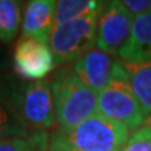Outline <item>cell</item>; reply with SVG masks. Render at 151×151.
<instances>
[{"instance_id": "cell-10", "label": "cell", "mask_w": 151, "mask_h": 151, "mask_svg": "<svg viewBox=\"0 0 151 151\" xmlns=\"http://www.w3.org/2000/svg\"><path fill=\"white\" fill-rule=\"evenodd\" d=\"M14 84V78L0 74V140L13 137H31L17 112Z\"/></svg>"}, {"instance_id": "cell-19", "label": "cell", "mask_w": 151, "mask_h": 151, "mask_svg": "<svg viewBox=\"0 0 151 151\" xmlns=\"http://www.w3.org/2000/svg\"><path fill=\"white\" fill-rule=\"evenodd\" d=\"M144 127H147V129H150L151 130V113L147 116V119H146V122H144V124H143Z\"/></svg>"}, {"instance_id": "cell-2", "label": "cell", "mask_w": 151, "mask_h": 151, "mask_svg": "<svg viewBox=\"0 0 151 151\" xmlns=\"http://www.w3.org/2000/svg\"><path fill=\"white\" fill-rule=\"evenodd\" d=\"M58 130L69 132L95 115L98 92L83 84L71 69H60L50 81Z\"/></svg>"}, {"instance_id": "cell-3", "label": "cell", "mask_w": 151, "mask_h": 151, "mask_svg": "<svg viewBox=\"0 0 151 151\" xmlns=\"http://www.w3.org/2000/svg\"><path fill=\"white\" fill-rule=\"evenodd\" d=\"M98 111L108 119L136 132L146 122V115L130 86L122 62L118 60L113 74L104 90L98 92Z\"/></svg>"}, {"instance_id": "cell-7", "label": "cell", "mask_w": 151, "mask_h": 151, "mask_svg": "<svg viewBox=\"0 0 151 151\" xmlns=\"http://www.w3.org/2000/svg\"><path fill=\"white\" fill-rule=\"evenodd\" d=\"M13 66L20 77L31 81H42L56 67V60L48 43L34 38L21 37L13 52Z\"/></svg>"}, {"instance_id": "cell-16", "label": "cell", "mask_w": 151, "mask_h": 151, "mask_svg": "<svg viewBox=\"0 0 151 151\" xmlns=\"http://www.w3.org/2000/svg\"><path fill=\"white\" fill-rule=\"evenodd\" d=\"M120 151H151V130L141 126L133 132Z\"/></svg>"}, {"instance_id": "cell-13", "label": "cell", "mask_w": 151, "mask_h": 151, "mask_svg": "<svg viewBox=\"0 0 151 151\" xmlns=\"http://www.w3.org/2000/svg\"><path fill=\"white\" fill-rule=\"evenodd\" d=\"M105 1L94 0H60L55 7V27L78 18L101 13Z\"/></svg>"}, {"instance_id": "cell-5", "label": "cell", "mask_w": 151, "mask_h": 151, "mask_svg": "<svg viewBox=\"0 0 151 151\" xmlns=\"http://www.w3.org/2000/svg\"><path fill=\"white\" fill-rule=\"evenodd\" d=\"M98 16L99 13L55 27L49 38V48L55 56L56 66L76 63L97 45Z\"/></svg>"}, {"instance_id": "cell-8", "label": "cell", "mask_w": 151, "mask_h": 151, "mask_svg": "<svg viewBox=\"0 0 151 151\" xmlns=\"http://www.w3.org/2000/svg\"><path fill=\"white\" fill-rule=\"evenodd\" d=\"M116 63L118 60L113 55L94 46L73 63L71 70L83 84L99 92L109 83Z\"/></svg>"}, {"instance_id": "cell-11", "label": "cell", "mask_w": 151, "mask_h": 151, "mask_svg": "<svg viewBox=\"0 0 151 151\" xmlns=\"http://www.w3.org/2000/svg\"><path fill=\"white\" fill-rule=\"evenodd\" d=\"M118 56L126 62L151 59V13L133 20L129 41L120 49Z\"/></svg>"}, {"instance_id": "cell-17", "label": "cell", "mask_w": 151, "mask_h": 151, "mask_svg": "<svg viewBox=\"0 0 151 151\" xmlns=\"http://www.w3.org/2000/svg\"><path fill=\"white\" fill-rule=\"evenodd\" d=\"M122 4L133 18L151 13V0H124Z\"/></svg>"}, {"instance_id": "cell-4", "label": "cell", "mask_w": 151, "mask_h": 151, "mask_svg": "<svg viewBox=\"0 0 151 151\" xmlns=\"http://www.w3.org/2000/svg\"><path fill=\"white\" fill-rule=\"evenodd\" d=\"M14 95L20 120L29 134L53 129L56 124V113L49 81L16 80Z\"/></svg>"}, {"instance_id": "cell-1", "label": "cell", "mask_w": 151, "mask_h": 151, "mask_svg": "<svg viewBox=\"0 0 151 151\" xmlns=\"http://www.w3.org/2000/svg\"><path fill=\"white\" fill-rule=\"evenodd\" d=\"M129 130L98 112L69 132L56 130L49 136V151H120Z\"/></svg>"}, {"instance_id": "cell-18", "label": "cell", "mask_w": 151, "mask_h": 151, "mask_svg": "<svg viewBox=\"0 0 151 151\" xmlns=\"http://www.w3.org/2000/svg\"><path fill=\"white\" fill-rule=\"evenodd\" d=\"M7 65H9V55H7L4 49L0 46V70H3Z\"/></svg>"}, {"instance_id": "cell-14", "label": "cell", "mask_w": 151, "mask_h": 151, "mask_svg": "<svg viewBox=\"0 0 151 151\" xmlns=\"http://www.w3.org/2000/svg\"><path fill=\"white\" fill-rule=\"evenodd\" d=\"M21 25V3L16 0H0V43L13 42Z\"/></svg>"}, {"instance_id": "cell-6", "label": "cell", "mask_w": 151, "mask_h": 151, "mask_svg": "<svg viewBox=\"0 0 151 151\" xmlns=\"http://www.w3.org/2000/svg\"><path fill=\"white\" fill-rule=\"evenodd\" d=\"M133 17L122 1H105L97 24V48L118 56L120 49L129 41Z\"/></svg>"}, {"instance_id": "cell-15", "label": "cell", "mask_w": 151, "mask_h": 151, "mask_svg": "<svg viewBox=\"0 0 151 151\" xmlns=\"http://www.w3.org/2000/svg\"><path fill=\"white\" fill-rule=\"evenodd\" d=\"M49 146L46 132L35 133L31 137H13L0 140V151H43Z\"/></svg>"}, {"instance_id": "cell-12", "label": "cell", "mask_w": 151, "mask_h": 151, "mask_svg": "<svg viewBox=\"0 0 151 151\" xmlns=\"http://www.w3.org/2000/svg\"><path fill=\"white\" fill-rule=\"evenodd\" d=\"M120 62L147 119L151 113V59L141 62Z\"/></svg>"}, {"instance_id": "cell-9", "label": "cell", "mask_w": 151, "mask_h": 151, "mask_svg": "<svg viewBox=\"0 0 151 151\" xmlns=\"http://www.w3.org/2000/svg\"><path fill=\"white\" fill-rule=\"evenodd\" d=\"M55 7L56 1L53 0L28 1L22 16V37L49 43V38L55 29Z\"/></svg>"}]
</instances>
